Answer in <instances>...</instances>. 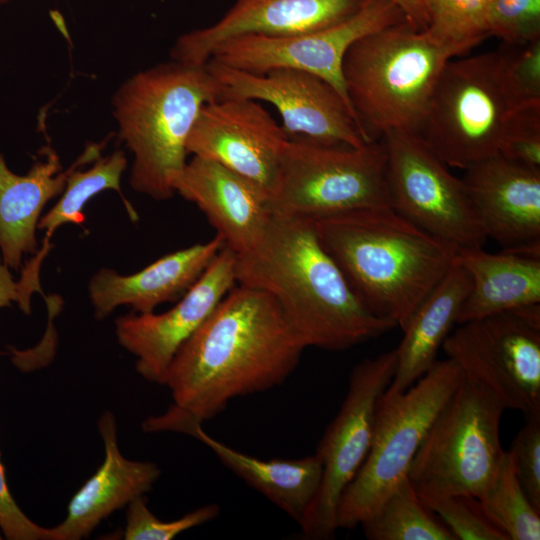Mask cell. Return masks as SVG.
Masks as SVG:
<instances>
[{"label": "cell", "mask_w": 540, "mask_h": 540, "mask_svg": "<svg viewBox=\"0 0 540 540\" xmlns=\"http://www.w3.org/2000/svg\"><path fill=\"white\" fill-rule=\"evenodd\" d=\"M385 162L381 140L353 147L288 138L277 185L269 198L271 215L317 220L392 208Z\"/></svg>", "instance_id": "cell-8"}, {"label": "cell", "mask_w": 540, "mask_h": 540, "mask_svg": "<svg viewBox=\"0 0 540 540\" xmlns=\"http://www.w3.org/2000/svg\"><path fill=\"white\" fill-rule=\"evenodd\" d=\"M9 270L0 256V308L9 306L14 301L28 314L33 291L22 280L14 281Z\"/></svg>", "instance_id": "cell-37"}, {"label": "cell", "mask_w": 540, "mask_h": 540, "mask_svg": "<svg viewBox=\"0 0 540 540\" xmlns=\"http://www.w3.org/2000/svg\"><path fill=\"white\" fill-rule=\"evenodd\" d=\"M206 67L223 86L221 98L260 100L274 106L287 138L304 137L353 147L372 142L342 95L314 74L292 68L255 74L212 60Z\"/></svg>", "instance_id": "cell-14"}, {"label": "cell", "mask_w": 540, "mask_h": 540, "mask_svg": "<svg viewBox=\"0 0 540 540\" xmlns=\"http://www.w3.org/2000/svg\"><path fill=\"white\" fill-rule=\"evenodd\" d=\"M146 432H181L205 444L217 458L250 487L301 523L315 499L322 479V463L314 454L299 459L262 460L211 437L198 422L171 406L143 423Z\"/></svg>", "instance_id": "cell-20"}, {"label": "cell", "mask_w": 540, "mask_h": 540, "mask_svg": "<svg viewBox=\"0 0 540 540\" xmlns=\"http://www.w3.org/2000/svg\"><path fill=\"white\" fill-rule=\"evenodd\" d=\"M1 456V455H0ZM0 530L8 540H50L49 528L33 522L10 493L0 459Z\"/></svg>", "instance_id": "cell-36"}, {"label": "cell", "mask_w": 540, "mask_h": 540, "mask_svg": "<svg viewBox=\"0 0 540 540\" xmlns=\"http://www.w3.org/2000/svg\"><path fill=\"white\" fill-rule=\"evenodd\" d=\"M491 0H424L429 24L424 30L435 42L461 56L491 36Z\"/></svg>", "instance_id": "cell-29"}, {"label": "cell", "mask_w": 540, "mask_h": 540, "mask_svg": "<svg viewBox=\"0 0 540 540\" xmlns=\"http://www.w3.org/2000/svg\"><path fill=\"white\" fill-rule=\"evenodd\" d=\"M104 145L89 144L64 171L59 156L48 149L46 159L36 162L25 175L12 172L0 154V252L9 269L18 271L25 254L39 251L36 230L44 206L63 192L74 170L101 156Z\"/></svg>", "instance_id": "cell-23"}, {"label": "cell", "mask_w": 540, "mask_h": 540, "mask_svg": "<svg viewBox=\"0 0 540 540\" xmlns=\"http://www.w3.org/2000/svg\"><path fill=\"white\" fill-rule=\"evenodd\" d=\"M507 451L523 491L540 511V417L526 418Z\"/></svg>", "instance_id": "cell-35"}, {"label": "cell", "mask_w": 540, "mask_h": 540, "mask_svg": "<svg viewBox=\"0 0 540 540\" xmlns=\"http://www.w3.org/2000/svg\"><path fill=\"white\" fill-rule=\"evenodd\" d=\"M478 501L487 518L508 540L540 539V511L523 491L508 451L504 452L495 477Z\"/></svg>", "instance_id": "cell-28"}, {"label": "cell", "mask_w": 540, "mask_h": 540, "mask_svg": "<svg viewBox=\"0 0 540 540\" xmlns=\"http://www.w3.org/2000/svg\"><path fill=\"white\" fill-rule=\"evenodd\" d=\"M392 208L458 248L482 247L487 237L461 179L416 132L389 131L381 136Z\"/></svg>", "instance_id": "cell-10"}, {"label": "cell", "mask_w": 540, "mask_h": 540, "mask_svg": "<svg viewBox=\"0 0 540 540\" xmlns=\"http://www.w3.org/2000/svg\"><path fill=\"white\" fill-rule=\"evenodd\" d=\"M489 27L506 44L539 40L540 0H491Z\"/></svg>", "instance_id": "cell-33"}, {"label": "cell", "mask_w": 540, "mask_h": 540, "mask_svg": "<svg viewBox=\"0 0 540 540\" xmlns=\"http://www.w3.org/2000/svg\"><path fill=\"white\" fill-rule=\"evenodd\" d=\"M369 540H456L405 477L361 525Z\"/></svg>", "instance_id": "cell-26"}, {"label": "cell", "mask_w": 540, "mask_h": 540, "mask_svg": "<svg viewBox=\"0 0 540 540\" xmlns=\"http://www.w3.org/2000/svg\"><path fill=\"white\" fill-rule=\"evenodd\" d=\"M126 167L124 152L117 150L106 157H99L87 170H74L67 179L60 199L38 222L37 228L46 232L45 244L60 226L82 224L85 220V204L99 192L112 189L121 195L120 181Z\"/></svg>", "instance_id": "cell-27"}, {"label": "cell", "mask_w": 540, "mask_h": 540, "mask_svg": "<svg viewBox=\"0 0 540 540\" xmlns=\"http://www.w3.org/2000/svg\"><path fill=\"white\" fill-rule=\"evenodd\" d=\"M497 53L512 111L540 106V39L523 44L503 43Z\"/></svg>", "instance_id": "cell-30"}, {"label": "cell", "mask_w": 540, "mask_h": 540, "mask_svg": "<svg viewBox=\"0 0 540 540\" xmlns=\"http://www.w3.org/2000/svg\"><path fill=\"white\" fill-rule=\"evenodd\" d=\"M173 189L199 208L225 247L237 256L256 246L272 216L263 189L212 160L193 156Z\"/></svg>", "instance_id": "cell-19"}, {"label": "cell", "mask_w": 540, "mask_h": 540, "mask_svg": "<svg viewBox=\"0 0 540 540\" xmlns=\"http://www.w3.org/2000/svg\"><path fill=\"white\" fill-rule=\"evenodd\" d=\"M2 536H3V535H2V532H1V530H0V539H2Z\"/></svg>", "instance_id": "cell-40"}, {"label": "cell", "mask_w": 540, "mask_h": 540, "mask_svg": "<svg viewBox=\"0 0 540 540\" xmlns=\"http://www.w3.org/2000/svg\"><path fill=\"white\" fill-rule=\"evenodd\" d=\"M235 264L236 254L224 246L172 308L162 313L134 312L115 320L117 341L136 358L141 377L163 384L177 351L236 285Z\"/></svg>", "instance_id": "cell-16"}, {"label": "cell", "mask_w": 540, "mask_h": 540, "mask_svg": "<svg viewBox=\"0 0 540 540\" xmlns=\"http://www.w3.org/2000/svg\"><path fill=\"white\" fill-rule=\"evenodd\" d=\"M405 20L403 12L390 0H364L349 18L317 31L232 37L219 44L209 60L255 74L275 68L314 74L331 84L352 108L342 74L347 50L357 40Z\"/></svg>", "instance_id": "cell-13"}, {"label": "cell", "mask_w": 540, "mask_h": 540, "mask_svg": "<svg viewBox=\"0 0 540 540\" xmlns=\"http://www.w3.org/2000/svg\"><path fill=\"white\" fill-rule=\"evenodd\" d=\"M455 57L406 20L353 43L342 74L368 140L394 130L417 133L444 66Z\"/></svg>", "instance_id": "cell-5"}, {"label": "cell", "mask_w": 540, "mask_h": 540, "mask_svg": "<svg viewBox=\"0 0 540 540\" xmlns=\"http://www.w3.org/2000/svg\"><path fill=\"white\" fill-rule=\"evenodd\" d=\"M235 278L270 294L306 348L343 351L396 327L363 304L310 219L272 215L256 246L236 255Z\"/></svg>", "instance_id": "cell-2"}, {"label": "cell", "mask_w": 540, "mask_h": 540, "mask_svg": "<svg viewBox=\"0 0 540 540\" xmlns=\"http://www.w3.org/2000/svg\"><path fill=\"white\" fill-rule=\"evenodd\" d=\"M511 112L497 51L453 58L436 82L417 133L448 167L466 169L498 154Z\"/></svg>", "instance_id": "cell-9"}, {"label": "cell", "mask_w": 540, "mask_h": 540, "mask_svg": "<svg viewBox=\"0 0 540 540\" xmlns=\"http://www.w3.org/2000/svg\"><path fill=\"white\" fill-rule=\"evenodd\" d=\"M423 504L439 516L456 540H508L487 518L473 496L451 495Z\"/></svg>", "instance_id": "cell-32"}, {"label": "cell", "mask_w": 540, "mask_h": 540, "mask_svg": "<svg viewBox=\"0 0 540 540\" xmlns=\"http://www.w3.org/2000/svg\"><path fill=\"white\" fill-rule=\"evenodd\" d=\"M471 287L467 270L457 259L440 282L410 315L396 348L397 364L385 392L400 393L411 387L437 361V353L457 322Z\"/></svg>", "instance_id": "cell-24"}, {"label": "cell", "mask_w": 540, "mask_h": 540, "mask_svg": "<svg viewBox=\"0 0 540 540\" xmlns=\"http://www.w3.org/2000/svg\"><path fill=\"white\" fill-rule=\"evenodd\" d=\"M305 349L270 294L236 284L177 351L162 385L172 406L203 423L236 397L282 384Z\"/></svg>", "instance_id": "cell-1"}, {"label": "cell", "mask_w": 540, "mask_h": 540, "mask_svg": "<svg viewBox=\"0 0 540 540\" xmlns=\"http://www.w3.org/2000/svg\"><path fill=\"white\" fill-rule=\"evenodd\" d=\"M287 139L257 101L224 97L203 105L186 148L188 154L215 161L252 181L270 198Z\"/></svg>", "instance_id": "cell-15"}, {"label": "cell", "mask_w": 540, "mask_h": 540, "mask_svg": "<svg viewBox=\"0 0 540 540\" xmlns=\"http://www.w3.org/2000/svg\"><path fill=\"white\" fill-rule=\"evenodd\" d=\"M405 15L407 22L420 31L427 29L429 16L424 0H390Z\"/></svg>", "instance_id": "cell-38"}, {"label": "cell", "mask_w": 540, "mask_h": 540, "mask_svg": "<svg viewBox=\"0 0 540 540\" xmlns=\"http://www.w3.org/2000/svg\"><path fill=\"white\" fill-rule=\"evenodd\" d=\"M364 0H235L214 24L181 35L171 49L174 61L205 65L213 50L232 37L286 36L317 31L353 15Z\"/></svg>", "instance_id": "cell-17"}, {"label": "cell", "mask_w": 540, "mask_h": 540, "mask_svg": "<svg viewBox=\"0 0 540 540\" xmlns=\"http://www.w3.org/2000/svg\"><path fill=\"white\" fill-rule=\"evenodd\" d=\"M104 460L70 500L67 515L49 528L50 540H80L118 509L150 491L161 475L154 462L126 458L119 449L116 417L104 411L98 419Z\"/></svg>", "instance_id": "cell-22"}, {"label": "cell", "mask_w": 540, "mask_h": 540, "mask_svg": "<svg viewBox=\"0 0 540 540\" xmlns=\"http://www.w3.org/2000/svg\"><path fill=\"white\" fill-rule=\"evenodd\" d=\"M225 246L218 235L166 254L130 275L101 268L88 284L94 315L102 320L117 307L129 306L135 313L154 312L158 306L178 301L200 278Z\"/></svg>", "instance_id": "cell-21"}, {"label": "cell", "mask_w": 540, "mask_h": 540, "mask_svg": "<svg viewBox=\"0 0 540 540\" xmlns=\"http://www.w3.org/2000/svg\"><path fill=\"white\" fill-rule=\"evenodd\" d=\"M498 153L534 169H540V106L512 111L502 131Z\"/></svg>", "instance_id": "cell-34"}, {"label": "cell", "mask_w": 540, "mask_h": 540, "mask_svg": "<svg viewBox=\"0 0 540 540\" xmlns=\"http://www.w3.org/2000/svg\"><path fill=\"white\" fill-rule=\"evenodd\" d=\"M457 259L471 279L456 324L479 321L513 309L540 303V257L503 249H457Z\"/></svg>", "instance_id": "cell-25"}, {"label": "cell", "mask_w": 540, "mask_h": 540, "mask_svg": "<svg viewBox=\"0 0 540 540\" xmlns=\"http://www.w3.org/2000/svg\"><path fill=\"white\" fill-rule=\"evenodd\" d=\"M222 84L206 64L172 60L141 71L116 92L119 134L134 156L129 183L154 200L174 194L186 164L187 140L204 104L220 99Z\"/></svg>", "instance_id": "cell-4"}, {"label": "cell", "mask_w": 540, "mask_h": 540, "mask_svg": "<svg viewBox=\"0 0 540 540\" xmlns=\"http://www.w3.org/2000/svg\"><path fill=\"white\" fill-rule=\"evenodd\" d=\"M313 221L324 248L363 304L401 329L457 256V247L392 208Z\"/></svg>", "instance_id": "cell-3"}, {"label": "cell", "mask_w": 540, "mask_h": 540, "mask_svg": "<svg viewBox=\"0 0 540 540\" xmlns=\"http://www.w3.org/2000/svg\"><path fill=\"white\" fill-rule=\"evenodd\" d=\"M396 349L365 358L349 375L342 405L327 427L316 455L322 463L319 490L299 524L303 538L332 539L342 493L353 480L369 451L378 400L392 381Z\"/></svg>", "instance_id": "cell-12"}, {"label": "cell", "mask_w": 540, "mask_h": 540, "mask_svg": "<svg viewBox=\"0 0 540 540\" xmlns=\"http://www.w3.org/2000/svg\"><path fill=\"white\" fill-rule=\"evenodd\" d=\"M464 170L461 180L487 238L504 249L540 242V169L498 153Z\"/></svg>", "instance_id": "cell-18"}, {"label": "cell", "mask_w": 540, "mask_h": 540, "mask_svg": "<svg viewBox=\"0 0 540 540\" xmlns=\"http://www.w3.org/2000/svg\"><path fill=\"white\" fill-rule=\"evenodd\" d=\"M6 1H8V0H0V4L5 3Z\"/></svg>", "instance_id": "cell-39"}, {"label": "cell", "mask_w": 540, "mask_h": 540, "mask_svg": "<svg viewBox=\"0 0 540 540\" xmlns=\"http://www.w3.org/2000/svg\"><path fill=\"white\" fill-rule=\"evenodd\" d=\"M458 325L442 344L447 358L505 410L540 417V320L514 309Z\"/></svg>", "instance_id": "cell-11"}, {"label": "cell", "mask_w": 540, "mask_h": 540, "mask_svg": "<svg viewBox=\"0 0 540 540\" xmlns=\"http://www.w3.org/2000/svg\"><path fill=\"white\" fill-rule=\"evenodd\" d=\"M220 513L217 504L201 506L181 518L163 521L147 506L145 495L136 497L127 505L125 540H171L182 532L214 520Z\"/></svg>", "instance_id": "cell-31"}, {"label": "cell", "mask_w": 540, "mask_h": 540, "mask_svg": "<svg viewBox=\"0 0 540 540\" xmlns=\"http://www.w3.org/2000/svg\"><path fill=\"white\" fill-rule=\"evenodd\" d=\"M505 408L484 386L463 377L429 426L407 477L422 502L451 495L479 499L495 477L504 450Z\"/></svg>", "instance_id": "cell-7"}, {"label": "cell", "mask_w": 540, "mask_h": 540, "mask_svg": "<svg viewBox=\"0 0 540 540\" xmlns=\"http://www.w3.org/2000/svg\"><path fill=\"white\" fill-rule=\"evenodd\" d=\"M463 377L452 359L437 360L407 390L380 396L369 451L339 501L337 529L361 525L407 477L429 426Z\"/></svg>", "instance_id": "cell-6"}]
</instances>
